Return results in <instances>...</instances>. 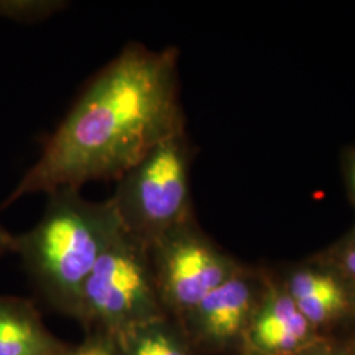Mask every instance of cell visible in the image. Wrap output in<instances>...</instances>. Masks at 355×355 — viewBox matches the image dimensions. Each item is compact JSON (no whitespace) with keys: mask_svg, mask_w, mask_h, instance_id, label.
Listing matches in <instances>:
<instances>
[{"mask_svg":"<svg viewBox=\"0 0 355 355\" xmlns=\"http://www.w3.org/2000/svg\"><path fill=\"white\" fill-rule=\"evenodd\" d=\"M178 61L177 48L128 44L92 78L0 208L33 192L117 180L154 145L186 130Z\"/></svg>","mask_w":355,"mask_h":355,"instance_id":"obj_1","label":"cell"},{"mask_svg":"<svg viewBox=\"0 0 355 355\" xmlns=\"http://www.w3.org/2000/svg\"><path fill=\"white\" fill-rule=\"evenodd\" d=\"M48 195L35 228L16 236L28 277L55 309L76 318L82 288L99 258L124 230L114 204L85 199L76 187Z\"/></svg>","mask_w":355,"mask_h":355,"instance_id":"obj_2","label":"cell"},{"mask_svg":"<svg viewBox=\"0 0 355 355\" xmlns=\"http://www.w3.org/2000/svg\"><path fill=\"white\" fill-rule=\"evenodd\" d=\"M192 157L183 130L154 145L117 179L110 200L128 233L149 243L195 218L190 190Z\"/></svg>","mask_w":355,"mask_h":355,"instance_id":"obj_3","label":"cell"},{"mask_svg":"<svg viewBox=\"0 0 355 355\" xmlns=\"http://www.w3.org/2000/svg\"><path fill=\"white\" fill-rule=\"evenodd\" d=\"M168 318L153 275L148 245L124 229L86 280L76 320L89 331L119 337Z\"/></svg>","mask_w":355,"mask_h":355,"instance_id":"obj_4","label":"cell"},{"mask_svg":"<svg viewBox=\"0 0 355 355\" xmlns=\"http://www.w3.org/2000/svg\"><path fill=\"white\" fill-rule=\"evenodd\" d=\"M146 245L161 303L178 324L242 266L204 234L195 218Z\"/></svg>","mask_w":355,"mask_h":355,"instance_id":"obj_5","label":"cell"},{"mask_svg":"<svg viewBox=\"0 0 355 355\" xmlns=\"http://www.w3.org/2000/svg\"><path fill=\"white\" fill-rule=\"evenodd\" d=\"M267 272L243 266L208 293L178 325L193 350L223 353L241 349L261 302Z\"/></svg>","mask_w":355,"mask_h":355,"instance_id":"obj_6","label":"cell"},{"mask_svg":"<svg viewBox=\"0 0 355 355\" xmlns=\"http://www.w3.org/2000/svg\"><path fill=\"white\" fill-rule=\"evenodd\" d=\"M325 337L300 312L282 280L267 274L240 350L243 355H297Z\"/></svg>","mask_w":355,"mask_h":355,"instance_id":"obj_7","label":"cell"},{"mask_svg":"<svg viewBox=\"0 0 355 355\" xmlns=\"http://www.w3.org/2000/svg\"><path fill=\"white\" fill-rule=\"evenodd\" d=\"M295 304L322 334L355 320V291L330 267L312 258L282 278Z\"/></svg>","mask_w":355,"mask_h":355,"instance_id":"obj_8","label":"cell"},{"mask_svg":"<svg viewBox=\"0 0 355 355\" xmlns=\"http://www.w3.org/2000/svg\"><path fill=\"white\" fill-rule=\"evenodd\" d=\"M66 347L45 327L32 300L0 296V355H58Z\"/></svg>","mask_w":355,"mask_h":355,"instance_id":"obj_9","label":"cell"},{"mask_svg":"<svg viewBox=\"0 0 355 355\" xmlns=\"http://www.w3.org/2000/svg\"><path fill=\"white\" fill-rule=\"evenodd\" d=\"M120 355H193L186 334L173 318H165L116 337Z\"/></svg>","mask_w":355,"mask_h":355,"instance_id":"obj_10","label":"cell"},{"mask_svg":"<svg viewBox=\"0 0 355 355\" xmlns=\"http://www.w3.org/2000/svg\"><path fill=\"white\" fill-rule=\"evenodd\" d=\"M67 7L64 0H0V15L19 23H38Z\"/></svg>","mask_w":355,"mask_h":355,"instance_id":"obj_11","label":"cell"},{"mask_svg":"<svg viewBox=\"0 0 355 355\" xmlns=\"http://www.w3.org/2000/svg\"><path fill=\"white\" fill-rule=\"evenodd\" d=\"M315 258L334 270L355 291V227L340 241Z\"/></svg>","mask_w":355,"mask_h":355,"instance_id":"obj_12","label":"cell"},{"mask_svg":"<svg viewBox=\"0 0 355 355\" xmlns=\"http://www.w3.org/2000/svg\"><path fill=\"white\" fill-rule=\"evenodd\" d=\"M58 355H120L116 338L102 331H89L87 338L78 346H67Z\"/></svg>","mask_w":355,"mask_h":355,"instance_id":"obj_13","label":"cell"},{"mask_svg":"<svg viewBox=\"0 0 355 355\" xmlns=\"http://www.w3.org/2000/svg\"><path fill=\"white\" fill-rule=\"evenodd\" d=\"M343 180L347 196L355 211V146L349 149L343 157Z\"/></svg>","mask_w":355,"mask_h":355,"instance_id":"obj_14","label":"cell"},{"mask_svg":"<svg viewBox=\"0 0 355 355\" xmlns=\"http://www.w3.org/2000/svg\"><path fill=\"white\" fill-rule=\"evenodd\" d=\"M297 355H345L343 349L340 346V343L337 338L331 337H325L321 341H318L316 345L311 346L309 349L304 350L303 353Z\"/></svg>","mask_w":355,"mask_h":355,"instance_id":"obj_15","label":"cell"},{"mask_svg":"<svg viewBox=\"0 0 355 355\" xmlns=\"http://www.w3.org/2000/svg\"><path fill=\"white\" fill-rule=\"evenodd\" d=\"M15 248H16V236L11 234L0 224V257L11 252L15 253Z\"/></svg>","mask_w":355,"mask_h":355,"instance_id":"obj_16","label":"cell"},{"mask_svg":"<svg viewBox=\"0 0 355 355\" xmlns=\"http://www.w3.org/2000/svg\"><path fill=\"white\" fill-rule=\"evenodd\" d=\"M347 327L349 331L346 337L343 340H338V343L343 349V354L355 355V320H353Z\"/></svg>","mask_w":355,"mask_h":355,"instance_id":"obj_17","label":"cell"}]
</instances>
